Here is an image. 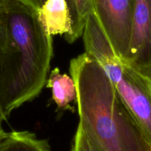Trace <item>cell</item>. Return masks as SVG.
<instances>
[{
	"label": "cell",
	"instance_id": "6da1fadb",
	"mask_svg": "<svg viewBox=\"0 0 151 151\" xmlns=\"http://www.w3.org/2000/svg\"><path fill=\"white\" fill-rule=\"evenodd\" d=\"M6 43L0 52V106L5 120L36 98L46 85L53 56L52 36L38 12L19 0H0Z\"/></svg>",
	"mask_w": 151,
	"mask_h": 151
},
{
	"label": "cell",
	"instance_id": "7a4b0ae2",
	"mask_svg": "<svg viewBox=\"0 0 151 151\" xmlns=\"http://www.w3.org/2000/svg\"><path fill=\"white\" fill-rule=\"evenodd\" d=\"M79 125L98 151H151V145L99 63L88 53L71 59Z\"/></svg>",
	"mask_w": 151,
	"mask_h": 151
},
{
	"label": "cell",
	"instance_id": "3957f363",
	"mask_svg": "<svg viewBox=\"0 0 151 151\" xmlns=\"http://www.w3.org/2000/svg\"><path fill=\"white\" fill-rule=\"evenodd\" d=\"M82 36L85 52L102 67L151 145V78L116 53L94 14Z\"/></svg>",
	"mask_w": 151,
	"mask_h": 151
},
{
	"label": "cell",
	"instance_id": "277c9868",
	"mask_svg": "<svg viewBox=\"0 0 151 151\" xmlns=\"http://www.w3.org/2000/svg\"><path fill=\"white\" fill-rule=\"evenodd\" d=\"M94 14L113 50L125 59L130 45L133 0H92Z\"/></svg>",
	"mask_w": 151,
	"mask_h": 151
},
{
	"label": "cell",
	"instance_id": "5b68a950",
	"mask_svg": "<svg viewBox=\"0 0 151 151\" xmlns=\"http://www.w3.org/2000/svg\"><path fill=\"white\" fill-rule=\"evenodd\" d=\"M126 62L148 76L151 71V0H133L132 29Z\"/></svg>",
	"mask_w": 151,
	"mask_h": 151
},
{
	"label": "cell",
	"instance_id": "8992f818",
	"mask_svg": "<svg viewBox=\"0 0 151 151\" xmlns=\"http://www.w3.org/2000/svg\"><path fill=\"white\" fill-rule=\"evenodd\" d=\"M38 17L50 36L64 35L67 41L72 34V19L66 0H47L38 11Z\"/></svg>",
	"mask_w": 151,
	"mask_h": 151
},
{
	"label": "cell",
	"instance_id": "52a82bcc",
	"mask_svg": "<svg viewBox=\"0 0 151 151\" xmlns=\"http://www.w3.org/2000/svg\"><path fill=\"white\" fill-rule=\"evenodd\" d=\"M46 86L51 89L53 100L59 108L64 110H74L70 103L76 101L77 93L75 82L71 76L61 73L59 68H55L50 73Z\"/></svg>",
	"mask_w": 151,
	"mask_h": 151
},
{
	"label": "cell",
	"instance_id": "ba28073f",
	"mask_svg": "<svg viewBox=\"0 0 151 151\" xmlns=\"http://www.w3.org/2000/svg\"><path fill=\"white\" fill-rule=\"evenodd\" d=\"M0 151H51L48 142L29 131L8 133L0 144Z\"/></svg>",
	"mask_w": 151,
	"mask_h": 151
},
{
	"label": "cell",
	"instance_id": "9c48e42d",
	"mask_svg": "<svg viewBox=\"0 0 151 151\" xmlns=\"http://www.w3.org/2000/svg\"><path fill=\"white\" fill-rule=\"evenodd\" d=\"M72 19L73 33L67 40L73 43L83 35L90 16L94 14L92 0H66Z\"/></svg>",
	"mask_w": 151,
	"mask_h": 151
},
{
	"label": "cell",
	"instance_id": "30bf717a",
	"mask_svg": "<svg viewBox=\"0 0 151 151\" xmlns=\"http://www.w3.org/2000/svg\"><path fill=\"white\" fill-rule=\"evenodd\" d=\"M70 151H98L82 127L78 125Z\"/></svg>",
	"mask_w": 151,
	"mask_h": 151
},
{
	"label": "cell",
	"instance_id": "8fae6325",
	"mask_svg": "<svg viewBox=\"0 0 151 151\" xmlns=\"http://www.w3.org/2000/svg\"><path fill=\"white\" fill-rule=\"evenodd\" d=\"M19 1L38 12L47 0H19Z\"/></svg>",
	"mask_w": 151,
	"mask_h": 151
},
{
	"label": "cell",
	"instance_id": "7c38bea8",
	"mask_svg": "<svg viewBox=\"0 0 151 151\" xmlns=\"http://www.w3.org/2000/svg\"><path fill=\"white\" fill-rule=\"evenodd\" d=\"M6 30H5V24L3 21L0 17V52H2L4 49L6 43Z\"/></svg>",
	"mask_w": 151,
	"mask_h": 151
},
{
	"label": "cell",
	"instance_id": "4fadbf2b",
	"mask_svg": "<svg viewBox=\"0 0 151 151\" xmlns=\"http://www.w3.org/2000/svg\"><path fill=\"white\" fill-rule=\"evenodd\" d=\"M7 135H8V133H6V132L3 130L2 127H0V144L2 143L3 139L7 136Z\"/></svg>",
	"mask_w": 151,
	"mask_h": 151
},
{
	"label": "cell",
	"instance_id": "5bb4252c",
	"mask_svg": "<svg viewBox=\"0 0 151 151\" xmlns=\"http://www.w3.org/2000/svg\"><path fill=\"white\" fill-rule=\"evenodd\" d=\"M4 121H6L3 116V113H2V109H1V106H0V127H2V124Z\"/></svg>",
	"mask_w": 151,
	"mask_h": 151
},
{
	"label": "cell",
	"instance_id": "9a60e30c",
	"mask_svg": "<svg viewBox=\"0 0 151 151\" xmlns=\"http://www.w3.org/2000/svg\"><path fill=\"white\" fill-rule=\"evenodd\" d=\"M148 76H149L151 78V71H150V74H149V75H148Z\"/></svg>",
	"mask_w": 151,
	"mask_h": 151
}]
</instances>
